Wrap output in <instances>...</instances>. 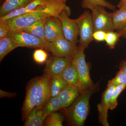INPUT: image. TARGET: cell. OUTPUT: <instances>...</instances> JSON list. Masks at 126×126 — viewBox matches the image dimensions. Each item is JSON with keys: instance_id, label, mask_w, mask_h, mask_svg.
Listing matches in <instances>:
<instances>
[{"instance_id": "obj_1", "label": "cell", "mask_w": 126, "mask_h": 126, "mask_svg": "<svg viewBox=\"0 0 126 126\" xmlns=\"http://www.w3.org/2000/svg\"><path fill=\"white\" fill-rule=\"evenodd\" d=\"M98 89L96 84L94 87L81 92L78 98L66 111L67 120L72 126H83L87 117L89 108V100L92 94Z\"/></svg>"}, {"instance_id": "obj_2", "label": "cell", "mask_w": 126, "mask_h": 126, "mask_svg": "<svg viewBox=\"0 0 126 126\" xmlns=\"http://www.w3.org/2000/svg\"><path fill=\"white\" fill-rule=\"evenodd\" d=\"M84 50L79 46L76 54L73 59L79 77L82 92L92 88L95 85L90 78L89 66L86 62Z\"/></svg>"}, {"instance_id": "obj_3", "label": "cell", "mask_w": 126, "mask_h": 126, "mask_svg": "<svg viewBox=\"0 0 126 126\" xmlns=\"http://www.w3.org/2000/svg\"><path fill=\"white\" fill-rule=\"evenodd\" d=\"M79 29V46L86 49L94 40V28L92 15L89 11H85L76 19Z\"/></svg>"}, {"instance_id": "obj_4", "label": "cell", "mask_w": 126, "mask_h": 126, "mask_svg": "<svg viewBox=\"0 0 126 126\" xmlns=\"http://www.w3.org/2000/svg\"><path fill=\"white\" fill-rule=\"evenodd\" d=\"M42 8L6 20L10 27L11 31L23 30L37 21L50 17L43 12Z\"/></svg>"}, {"instance_id": "obj_5", "label": "cell", "mask_w": 126, "mask_h": 126, "mask_svg": "<svg viewBox=\"0 0 126 126\" xmlns=\"http://www.w3.org/2000/svg\"><path fill=\"white\" fill-rule=\"evenodd\" d=\"M8 35L15 40L19 47L43 48L50 52L51 43L26 32L11 31Z\"/></svg>"}, {"instance_id": "obj_6", "label": "cell", "mask_w": 126, "mask_h": 126, "mask_svg": "<svg viewBox=\"0 0 126 126\" xmlns=\"http://www.w3.org/2000/svg\"><path fill=\"white\" fill-rule=\"evenodd\" d=\"M90 10L94 32L99 30L106 32L115 31L111 13L106 11L105 7L96 6Z\"/></svg>"}, {"instance_id": "obj_7", "label": "cell", "mask_w": 126, "mask_h": 126, "mask_svg": "<svg viewBox=\"0 0 126 126\" xmlns=\"http://www.w3.org/2000/svg\"><path fill=\"white\" fill-rule=\"evenodd\" d=\"M40 77L32 79L27 82L26 88V95L21 110L22 122L24 121L27 116L35 107L37 90Z\"/></svg>"}, {"instance_id": "obj_8", "label": "cell", "mask_w": 126, "mask_h": 126, "mask_svg": "<svg viewBox=\"0 0 126 126\" xmlns=\"http://www.w3.org/2000/svg\"><path fill=\"white\" fill-rule=\"evenodd\" d=\"M78 48L77 44L68 40L64 37H62L51 42L50 52L54 56L73 59Z\"/></svg>"}, {"instance_id": "obj_9", "label": "cell", "mask_w": 126, "mask_h": 126, "mask_svg": "<svg viewBox=\"0 0 126 126\" xmlns=\"http://www.w3.org/2000/svg\"><path fill=\"white\" fill-rule=\"evenodd\" d=\"M70 15L67 12L63 11L58 18L62 25L64 37L72 43L77 44L78 42L79 29L76 19L69 18Z\"/></svg>"}, {"instance_id": "obj_10", "label": "cell", "mask_w": 126, "mask_h": 126, "mask_svg": "<svg viewBox=\"0 0 126 126\" xmlns=\"http://www.w3.org/2000/svg\"><path fill=\"white\" fill-rule=\"evenodd\" d=\"M50 77L44 74L40 77V81L36 94L35 107L43 109L51 97L50 84Z\"/></svg>"}, {"instance_id": "obj_11", "label": "cell", "mask_w": 126, "mask_h": 126, "mask_svg": "<svg viewBox=\"0 0 126 126\" xmlns=\"http://www.w3.org/2000/svg\"><path fill=\"white\" fill-rule=\"evenodd\" d=\"M72 60L73 59L53 55L46 61V65L44 70V73L50 77L59 76Z\"/></svg>"}, {"instance_id": "obj_12", "label": "cell", "mask_w": 126, "mask_h": 126, "mask_svg": "<svg viewBox=\"0 0 126 126\" xmlns=\"http://www.w3.org/2000/svg\"><path fill=\"white\" fill-rule=\"evenodd\" d=\"M45 35L46 40L50 43L58 38L64 37L58 18L50 16L46 19L45 25Z\"/></svg>"}, {"instance_id": "obj_13", "label": "cell", "mask_w": 126, "mask_h": 126, "mask_svg": "<svg viewBox=\"0 0 126 126\" xmlns=\"http://www.w3.org/2000/svg\"><path fill=\"white\" fill-rule=\"evenodd\" d=\"M115 86L108 85L103 93L101 102L97 105L99 122L104 126H109L108 113L109 109V101Z\"/></svg>"}, {"instance_id": "obj_14", "label": "cell", "mask_w": 126, "mask_h": 126, "mask_svg": "<svg viewBox=\"0 0 126 126\" xmlns=\"http://www.w3.org/2000/svg\"><path fill=\"white\" fill-rule=\"evenodd\" d=\"M82 92L80 88L75 86H67L58 96L61 108L68 107L73 103Z\"/></svg>"}, {"instance_id": "obj_15", "label": "cell", "mask_w": 126, "mask_h": 126, "mask_svg": "<svg viewBox=\"0 0 126 126\" xmlns=\"http://www.w3.org/2000/svg\"><path fill=\"white\" fill-rule=\"evenodd\" d=\"M59 76L68 86H77L80 88L81 90L79 77L73 60Z\"/></svg>"}, {"instance_id": "obj_16", "label": "cell", "mask_w": 126, "mask_h": 126, "mask_svg": "<svg viewBox=\"0 0 126 126\" xmlns=\"http://www.w3.org/2000/svg\"><path fill=\"white\" fill-rule=\"evenodd\" d=\"M47 116L43 109L35 107L28 115L24 121V126H42Z\"/></svg>"}, {"instance_id": "obj_17", "label": "cell", "mask_w": 126, "mask_h": 126, "mask_svg": "<svg viewBox=\"0 0 126 126\" xmlns=\"http://www.w3.org/2000/svg\"><path fill=\"white\" fill-rule=\"evenodd\" d=\"M33 0H5L0 8V17L16 9L25 7Z\"/></svg>"}, {"instance_id": "obj_18", "label": "cell", "mask_w": 126, "mask_h": 126, "mask_svg": "<svg viewBox=\"0 0 126 126\" xmlns=\"http://www.w3.org/2000/svg\"><path fill=\"white\" fill-rule=\"evenodd\" d=\"M19 47L15 40L7 35L0 39V61L10 52Z\"/></svg>"}, {"instance_id": "obj_19", "label": "cell", "mask_w": 126, "mask_h": 126, "mask_svg": "<svg viewBox=\"0 0 126 126\" xmlns=\"http://www.w3.org/2000/svg\"><path fill=\"white\" fill-rule=\"evenodd\" d=\"M47 18L37 21L22 31L46 40L45 35V25Z\"/></svg>"}, {"instance_id": "obj_20", "label": "cell", "mask_w": 126, "mask_h": 126, "mask_svg": "<svg viewBox=\"0 0 126 126\" xmlns=\"http://www.w3.org/2000/svg\"><path fill=\"white\" fill-rule=\"evenodd\" d=\"M111 14L115 30L118 31L126 27V9H119Z\"/></svg>"}, {"instance_id": "obj_21", "label": "cell", "mask_w": 126, "mask_h": 126, "mask_svg": "<svg viewBox=\"0 0 126 126\" xmlns=\"http://www.w3.org/2000/svg\"><path fill=\"white\" fill-rule=\"evenodd\" d=\"M51 97L58 96L68 86L59 76L50 77V79Z\"/></svg>"}, {"instance_id": "obj_22", "label": "cell", "mask_w": 126, "mask_h": 126, "mask_svg": "<svg viewBox=\"0 0 126 126\" xmlns=\"http://www.w3.org/2000/svg\"><path fill=\"white\" fill-rule=\"evenodd\" d=\"M82 7L90 9L96 6H101L107 7L110 10L115 11L116 6L106 0H83L81 2Z\"/></svg>"}, {"instance_id": "obj_23", "label": "cell", "mask_w": 126, "mask_h": 126, "mask_svg": "<svg viewBox=\"0 0 126 126\" xmlns=\"http://www.w3.org/2000/svg\"><path fill=\"white\" fill-rule=\"evenodd\" d=\"M61 109V104L58 96L51 97L46 104L43 110L44 113L47 116Z\"/></svg>"}, {"instance_id": "obj_24", "label": "cell", "mask_w": 126, "mask_h": 126, "mask_svg": "<svg viewBox=\"0 0 126 126\" xmlns=\"http://www.w3.org/2000/svg\"><path fill=\"white\" fill-rule=\"evenodd\" d=\"M63 121V116L60 113L55 112L47 115L43 126H62Z\"/></svg>"}, {"instance_id": "obj_25", "label": "cell", "mask_w": 126, "mask_h": 126, "mask_svg": "<svg viewBox=\"0 0 126 126\" xmlns=\"http://www.w3.org/2000/svg\"><path fill=\"white\" fill-rule=\"evenodd\" d=\"M126 84L118 85L115 87L113 92L109 103V109L113 110L117 107V98L119 94L125 89Z\"/></svg>"}, {"instance_id": "obj_26", "label": "cell", "mask_w": 126, "mask_h": 126, "mask_svg": "<svg viewBox=\"0 0 126 126\" xmlns=\"http://www.w3.org/2000/svg\"><path fill=\"white\" fill-rule=\"evenodd\" d=\"M121 37L118 32H107L105 41L109 48L112 49L115 48L116 44Z\"/></svg>"}, {"instance_id": "obj_27", "label": "cell", "mask_w": 126, "mask_h": 126, "mask_svg": "<svg viewBox=\"0 0 126 126\" xmlns=\"http://www.w3.org/2000/svg\"><path fill=\"white\" fill-rule=\"evenodd\" d=\"M45 50L43 48H38L34 51L33 58L35 63L39 64H43L46 62L48 54Z\"/></svg>"}, {"instance_id": "obj_28", "label": "cell", "mask_w": 126, "mask_h": 126, "mask_svg": "<svg viewBox=\"0 0 126 126\" xmlns=\"http://www.w3.org/2000/svg\"><path fill=\"white\" fill-rule=\"evenodd\" d=\"M126 84V74L120 70L117 72L115 78L108 81V85L116 87L121 84Z\"/></svg>"}, {"instance_id": "obj_29", "label": "cell", "mask_w": 126, "mask_h": 126, "mask_svg": "<svg viewBox=\"0 0 126 126\" xmlns=\"http://www.w3.org/2000/svg\"><path fill=\"white\" fill-rule=\"evenodd\" d=\"M34 10L30 11L27 10L25 7H22L15 10L10 12L9 14H7L4 16L0 17V19L4 20H8L9 19H11L14 17H16L23 15V14L28 13V12H31Z\"/></svg>"}, {"instance_id": "obj_30", "label": "cell", "mask_w": 126, "mask_h": 126, "mask_svg": "<svg viewBox=\"0 0 126 126\" xmlns=\"http://www.w3.org/2000/svg\"><path fill=\"white\" fill-rule=\"evenodd\" d=\"M11 31L7 21L0 19V39L7 36Z\"/></svg>"}, {"instance_id": "obj_31", "label": "cell", "mask_w": 126, "mask_h": 126, "mask_svg": "<svg viewBox=\"0 0 126 126\" xmlns=\"http://www.w3.org/2000/svg\"><path fill=\"white\" fill-rule=\"evenodd\" d=\"M46 3V0H33L25 7L29 10H35L40 7H45Z\"/></svg>"}, {"instance_id": "obj_32", "label": "cell", "mask_w": 126, "mask_h": 126, "mask_svg": "<svg viewBox=\"0 0 126 126\" xmlns=\"http://www.w3.org/2000/svg\"><path fill=\"white\" fill-rule=\"evenodd\" d=\"M107 32L103 31H94L93 34L94 40L97 42H102L105 40Z\"/></svg>"}, {"instance_id": "obj_33", "label": "cell", "mask_w": 126, "mask_h": 126, "mask_svg": "<svg viewBox=\"0 0 126 126\" xmlns=\"http://www.w3.org/2000/svg\"><path fill=\"white\" fill-rule=\"evenodd\" d=\"M16 93L9 92L4 90H0V98H11L13 97H15L16 96Z\"/></svg>"}, {"instance_id": "obj_34", "label": "cell", "mask_w": 126, "mask_h": 126, "mask_svg": "<svg viewBox=\"0 0 126 126\" xmlns=\"http://www.w3.org/2000/svg\"><path fill=\"white\" fill-rule=\"evenodd\" d=\"M119 68L126 74V61H122L119 64Z\"/></svg>"}, {"instance_id": "obj_35", "label": "cell", "mask_w": 126, "mask_h": 126, "mask_svg": "<svg viewBox=\"0 0 126 126\" xmlns=\"http://www.w3.org/2000/svg\"><path fill=\"white\" fill-rule=\"evenodd\" d=\"M117 6L119 9H126V0H120Z\"/></svg>"}, {"instance_id": "obj_36", "label": "cell", "mask_w": 126, "mask_h": 126, "mask_svg": "<svg viewBox=\"0 0 126 126\" xmlns=\"http://www.w3.org/2000/svg\"><path fill=\"white\" fill-rule=\"evenodd\" d=\"M117 32L120 34L121 37L126 38V27L118 31Z\"/></svg>"}, {"instance_id": "obj_37", "label": "cell", "mask_w": 126, "mask_h": 126, "mask_svg": "<svg viewBox=\"0 0 126 126\" xmlns=\"http://www.w3.org/2000/svg\"><path fill=\"white\" fill-rule=\"evenodd\" d=\"M63 0V1H64V2H66V1H67V0Z\"/></svg>"}]
</instances>
